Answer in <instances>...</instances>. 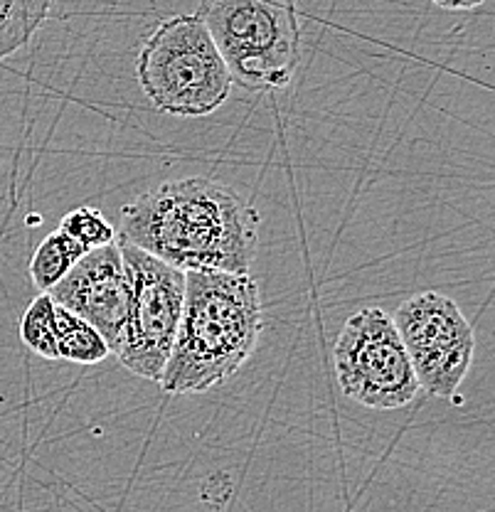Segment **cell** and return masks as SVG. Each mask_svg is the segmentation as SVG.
<instances>
[{
	"mask_svg": "<svg viewBox=\"0 0 495 512\" xmlns=\"http://www.w3.org/2000/svg\"><path fill=\"white\" fill-rule=\"evenodd\" d=\"M60 232H65L67 237L74 239V242L82 244L87 252L116 242L114 224L106 220L104 212L89 205L67 212V215L62 217Z\"/></svg>",
	"mask_w": 495,
	"mask_h": 512,
	"instance_id": "13",
	"label": "cell"
},
{
	"mask_svg": "<svg viewBox=\"0 0 495 512\" xmlns=\"http://www.w3.org/2000/svg\"><path fill=\"white\" fill-rule=\"evenodd\" d=\"M257 237V210L230 185L202 175L168 180L121 210L119 242L185 274H249Z\"/></svg>",
	"mask_w": 495,
	"mask_h": 512,
	"instance_id": "1",
	"label": "cell"
},
{
	"mask_svg": "<svg viewBox=\"0 0 495 512\" xmlns=\"http://www.w3.org/2000/svg\"><path fill=\"white\" fill-rule=\"evenodd\" d=\"M20 340L35 355L45 360H60L57 355V325H55V301L50 293H42L28 306L20 320Z\"/></svg>",
	"mask_w": 495,
	"mask_h": 512,
	"instance_id": "12",
	"label": "cell"
},
{
	"mask_svg": "<svg viewBox=\"0 0 495 512\" xmlns=\"http://www.w3.org/2000/svg\"><path fill=\"white\" fill-rule=\"evenodd\" d=\"M84 254H87V249L60 229L47 234L30 259V279H33L35 288H40L42 293H50Z\"/></svg>",
	"mask_w": 495,
	"mask_h": 512,
	"instance_id": "10",
	"label": "cell"
},
{
	"mask_svg": "<svg viewBox=\"0 0 495 512\" xmlns=\"http://www.w3.org/2000/svg\"><path fill=\"white\" fill-rule=\"evenodd\" d=\"M264 328L254 276L188 271L175 345L158 384L168 394H200L232 380L254 355Z\"/></svg>",
	"mask_w": 495,
	"mask_h": 512,
	"instance_id": "2",
	"label": "cell"
},
{
	"mask_svg": "<svg viewBox=\"0 0 495 512\" xmlns=\"http://www.w3.org/2000/svg\"><path fill=\"white\" fill-rule=\"evenodd\" d=\"M343 394L375 412L402 409L419 394L412 360L395 320L382 308H360L345 320L333 348Z\"/></svg>",
	"mask_w": 495,
	"mask_h": 512,
	"instance_id": "5",
	"label": "cell"
},
{
	"mask_svg": "<svg viewBox=\"0 0 495 512\" xmlns=\"http://www.w3.org/2000/svg\"><path fill=\"white\" fill-rule=\"evenodd\" d=\"M131 279V308L124 345L116 357L131 375L158 382L175 345L185 298V271L119 242Z\"/></svg>",
	"mask_w": 495,
	"mask_h": 512,
	"instance_id": "6",
	"label": "cell"
},
{
	"mask_svg": "<svg viewBox=\"0 0 495 512\" xmlns=\"http://www.w3.org/2000/svg\"><path fill=\"white\" fill-rule=\"evenodd\" d=\"M136 79L158 111L178 119L215 114L232 92L227 64L198 13L165 18L146 37Z\"/></svg>",
	"mask_w": 495,
	"mask_h": 512,
	"instance_id": "4",
	"label": "cell"
},
{
	"mask_svg": "<svg viewBox=\"0 0 495 512\" xmlns=\"http://www.w3.org/2000/svg\"><path fill=\"white\" fill-rule=\"evenodd\" d=\"M412 360L419 389L451 399L471 370L476 335L459 303L444 293L427 291L407 298L392 316Z\"/></svg>",
	"mask_w": 495,
	"mask_h": 512,
	"instance_id": "7",
	"label": "cell"
},
{
	"mask_svg": "<svg viewBox=\"0 0 495 512\" xmlns=\"http://www.w3.org/2000/svg\"><path fill=\"white\" fill-rule=\"evenodd\" d=\"M55 325H57V355L60 360L74 365H97L111 355L109 345L101 338L99 330L92 328L67 308L55 303Z\"/></svg>",
	"mask_w": 495,
	"mask_h": 512,
	"instance_id": "9",
	"label": "cell"
},
{
	"mask_svg": "<svg viewBox=\"0 0 495 512\" xmlns=\"http://www.w3.org/2000/svg\"><path fill=\"white\" fill-rule=\"evenodd\" d=\"M50 296L57 306L97 328L111 355H119L131 308V279L119 242L84 254Z\"/></svg>",
	"mask_w": 495,
	"mask_h": 512,
	"instance_id": "8",
	"label": "cell"
},
{
	"mask_svg": "<svg viewBox=\"0 0 495 512\" xmlns=\"http://www.w3.org/2000/svg\"><path fill=\"white\" fill-rule=\"evenodd\" d=\"M200 20L244 92H279L301 62L296 0H202Z\"/></svg>",
	"mask_w": 495,
	"mask_h": 512,
	"instance_id": "3",
	"label": "cell"
},
{
	"mask_svg": "<svg viewBox=\"0 0 495 512\" xmlns=\"http://www.w3.org/2000/svg\"><path fill=\"white\" fill-rule=\"evenodd\" d=\"M431 3L444 10H473L486 3V0H431Z\"/></svg>",
	"mask_w": 495,
	"mask_h": 512,
	"instance_id": "14",
	"label": "cell"
},
{
	"mask_svg": "<svg viewBox=\"0 0 495 512\" xmlns=\"http://www.w3.org/2000/svg\"><path fill=\"white\" fill-rule=\"evenodd\" d=\"M50 8L52 0H0V60L28 45Z\"/></svg>",
	"mask_w": 495,
	"mask_h": 512,
	"instance_id": "11",
	"label": "cell"
}]
</instances>
